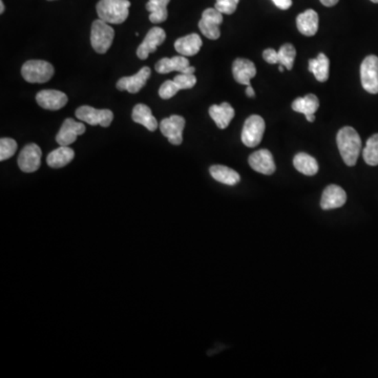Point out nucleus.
<instances>
[{
	"instance_id": "obj_27",
	"label": "nucleus",
	"mask_w": 378,
	"mask_h": 378,
	"mask_svg": "<svg viewBox=\"0 0 378 378\" xmlns=\"http://www.w3.org/2000/svg\"><path fill=\"white\" fill-rule=\"evenodd\" d=\"M170 0H148L146 3V10L149 12V21L155 25L164 23L168 17L167 5Z\"/></svg>"
},
{
	"instance_id": "obj_1",
	"label": "nucleus",
	"mask_w": 378,
	"mask_h": 378,
	"mask_svg": "<svg viewBox=\"0 0 378 378\" xmlns=\"http://www.w3.org/2000/svg\"><path fill=\"white\" fill-rule=\"evenodd\" d=\"M338 151L348 166H354L361 154L362 140L357 131L351 126L343 127L336 137Z\"/></svg>"
},
{
	"instance_id": "obj_28",
	"label": "nucleus",
	"mask_w": 378,
	"mask_h": 378,
	"mask_svg": "<svg viewBox=\"0 0 378 378\" xmlns=\"http://www.w3.org/2000/svg\"><path fill=\"white\" fill-rule=\"evenodd\" d=\"M293 165L298 172L306 176H314L318 172V161L305 153H300L294 157Z\"/></svg>"
},
{
	"instance_id": "obj_4",
	"label": "nucleus",
	"mask_w": 378,
	"mask_h": 378,
	"mask_svg": "<svg viewBox=\"0 0 378 378\" xmlns=\"http://www.w3.org/2000/svg\"><path fill=\"white\" fill-rule=\"evenodd\" d=\"M55 69L47 61L29 60L21 67V75L30 83H45L51 80Z\"/></svg>"
},
{
	"instance_id": "obj_23",
	"label": "nucleus",
	"mask_w": 378,
	"mask_h": 378,
	"mask_svg": "<svg viewBox=\"0 0 378 378\" xmlns=\"http://www.w3.org/2000/svg\"><path fill=\"white\" fill-rule=\"evenodd\" d=\"M131 118L136 123L146 127L149 131H155L158 129V122L151 113V109L145 104H137L133 109Z\"/></svg>"
},
{
	"instance_id": "obj_41",
	"label": "nucleus",
	"mask_w": 378,
	"mask_h": 378,
	"mask_svg": "<svg viewBox=\"0 0 378 378\" xmlns=\"http://www.w3.org/2000/svg\"><path fill=\"white\" fill-rule=\"evenodd\" d=\"M372 3H378V0H371Z\"/></svg>"
},
{
	"instance_id": "obj_34",
	"label": "nucleus",
	"mask_w": 378,
	"mask_h": 378,
	"mask_svg": "<svg viewBox=\"0 0 378 378\" xmlns=\"http://www.w3.org/2000/svg\"><path fill=\"white\" fill-rule=\"evenodd\" d=\"M240 0H216V8L219 12L226 15H232L236 12Z\"/></svg>"
},
{
	"instance_id": "obj_14",
	"label": "nucleus",
	"mask_w": 378,
	"mask_h": 378,
	"mask_svg": "<svg viewBox=\"0 0 378 378\" xmlns=\"http://www.w3.org/2000/svg\"><path fill=\"white\" fill-rule=\"evenodd\" d=\"M250 167L256 173L263 175L274 174L276 172V163H274V156L268 149H260L254 151V154L248 159Z\"/></svg>"
},
{
	"instance_id": "obj_33",
	"label": "nucleus",
	"mask_w": 378,
	"mask_h": 378,
	"mask_svg": "<svg viewBox=\"0 0 378 378\" xmlns=\"http://www.w3.org/2000/svg\"><path fill=\"white\" fill-rule=\"evenodd\" d=\"M174 81L181 91V89H192L196 85L197 78L194 74L181 73L180 75L175 77Z\"/></svg>"
},
{
	"instance_id": "obj_13",
	"label": "nucleus",
	"mask_w": 378,
	"mask_h": 378,
	"mask_svg": "<svg viewBox=\"0 0 378 378\" xmlns=\"http://www.w3.org/2000/svg\"><path fill=\"white\" fill-rule=\"evenodd\" d=\"M85 129H87L83 123L77 122L73 119H67L56 136V142L60 146H69L77 140V137L85 134Z\"/></svg>"
},
{
	"instance_id": "obj_26",
	"label": "nucleus",
	"mask_w": 378,
	"mask_h": 378,
	"mask_svg": "<svg viewBox=\"0 0 378 378\" xmlns=\"http://www.w3.org/2000/svg\"><path fill=\"white\" fill-rule=\"evenodd\" d=\"M330 61L325 54L320 53L315 59H310L309 71L313 74L316 80L326 82L329 78Z\"/></svg>"
},
{
	"instance_id": "obj_35",
	"label": "nucleus",
	"mask_w": 378,
	"mask_h": 378,
	"mask_svg": "<svg viewBox=\"0 0 378 378\" xmlns=\"http://www.w3.org/2000/svg\"><path fill=\"white\" fill-rule=\"evenodd\" d=\"M263 58L270 65H278V52L274 49H265L264 53H263Z\"/></svg>"
},
{
	"instance_id": "obj_30",
	"label": "nucleus",
	"mask_w": 378,
	"mask_h": 378,
	"mask_svg": "<svg viewBox=\"0 0 378 378\" xmlns=\"http://www.w3.org/2000/svg\"><path fill=\"white\" fill-rule=\"evenodd\" d=\"M296 57V47L290 43H286L282 45L278 51V65L285 67L287 69H292Z\"/></svg>"
},
{
	"instance_id": "obj_18",
	"label": "nucleus",
	"mask_w": 378,
	"mask_h": 378,
	"mask_svg": "<svg viewBox=\"0 0 378 378\" xmlns=\"http://www.w3.org/2000/svg\"><path fill=\"white\" fill-rule=\"evenodd\" d=\"M232 74L236 82L248 87L252 85L250 80L256 75V67L254 63L248 59L238 58L232 65Z\"/></svg>"
},
{
	"instance_id": "obj_11",
	"label": "nucleus",
	"mask_w": 378,
	"mask_h": 378,
	"mask_svg": "<svg viewBox=\"0 0 378 378\" xmlns=\"http://www.w3.org/2000/svg\"><path fill=\"white\" fill-rule=\"evenodd\" d=\"M165 39H166V33H165L164 30L158 27H153V29L149 30L144 41L139 45L138 49H137V56L141 60H145L148 57L149 54L157 51L158 47H160L164 43Z\"/></svg>"
},
{
	"instance_id": "obj_36",
	"label": "nucleus",
	"mask_w": 378,
	"mask_h": 378,
	"mask_svg": "<svg viewBox=\"0 0 378 378\" xmlns=\"http://www.w3.org/2000/svg\"><path fill=\"white\" fill-rule=\"evenodd\" d=\"M272 1L280 10H288L292 5V0H272Z\"/></svg>"
},
{
	"instance_id": "obj_29",
	"label": "nucleus",
	"mask_w": 378,
	"mask_h": 378,
	"mask_svg": "<svg viewBox=\"0 0 378 378\" xmlns=\"http://www.w3.org/2000/svg\"><path fill=\"white\" fill-rule=\"evenodd\" d=\"M364 160L368 165H378V134L368 139L367 144L363 151Z\"/></svg>"
},
{
	"instance_id": "obj_42",
	"label": "nucleus",
	"mask_w": 378,
	"mask_h": 378,
	"mask_svg": "<svg viewBox=\"0 0 378 378\" xmlns=\"http://www.w3.org/2000/svg\"><path fill=\"white\" fill-rule=\"evenodd\" d=\"M49 1H54V0H49Z\"/></svg>"
},
{
	"instance_id": "obj_20",
	"label": "nucleus",
	"mask_w": 378,
	"mask_h": 378,
	"mask_svg": "<svg viewBox=\"0 0 378 378\" xmlns=\"http://www.w3.org/2000/svg\"><path fill=\"white\" fill-rule=\"evenodd\" d=\"M210 115L219 129H225L234 119V109L230 103L223 102L221 104L210 107Z\"/></svg>"
},
{
	"instance_id": "obj_25",
	"label": "nucleus",
	"mask_w": 378,
	"mask_h": 378,
	"mask_svg": "<svg viewBox=\"0 0 378 378\" xmlns=\"http://www.w3.org/2000/svg\"><path fill=\"white\" fill-rule=\"evenodd\" d=\"M210 173L214 180L230 186H234L241 181L240 175L236 170L224 165H214L210 167Z\"/></svg>"
},
{
	"instance_id": "obj_21",
	"label": "nucleus",
	"mask_w": 378,
	"mask_h": 378,
	"mask_svg": "<svg viewBox=\"0 0 378 378\" xmlns=\"http://www.w3.org/2000/svg\"><path fill=\"white\" fill-rule=\"evenodd\" d=\"M202 39L198 34H190L185 37L179 38L175 43V49L185 57L194 56L200 52L202 47Z\"/></svg>"
},
{
	"instance_id": "obj_15",
	"label": "nucleus",
	"mask_w": 378,
	"mask_h": 378,
	"mask_svg": "<svg viewBox=\"0 0 378 378\" xmlns=\"http://www.w3.org/2000/svg\"><path fill=\"white\" fill-rule=\"evenodd\" d=\"M155 69L159 74H168L172 71L180 73L194 74L196 69L190 67L188 59L185 56H175L173 58H163L156 63Z\"/></svg>"
},
{
	"instance_id": "obj_9",
	"label": "nucleus",
	"mask_w": 378,
	"mask_h": 378,
	"mask_svg": "<svg viewBox=\"0 0 378 378\" xmlns=\"http://www.w3.org/2000/svg\"><path fill=\"white\" fill-rule=\"evenodd\" d=\"M41 156H43V151L37 144L31 143L25 145L18 157V166L27 174L35 173L41 167Z\"/></svg>"
},
{
	"instance_id": "obj_2",
	"label": "nucleus",
	"mask_w": 378,
	"mask_h": 378,
	"mask_svg": "<svg viewBox=\"0 0 378 378\" xmlns=\"http://www.w3.org/2000/svg\"><path fill=\"white\" fill-rule=\"evenodd\" d=\"M131 3L129 0H100L97 3V14L103 21L121 25L126 21Z\"/></svg>"
},
{
	"instance_id": "obj_39",
	"label": "nucleus",
	"mask_w": 378,
	"mask_h": 378,
	"mask_svg": "<svg viewBox=\"0 0 378 378\" xmlns=\"http://www.w3.org/2000/svg\"><path fill=\"white\" fill-rule=\"evenodd\" d=\"M5 9V3H3V0H0V14H3Z\"/></svg>"
},
{
	"instance_id": "obj_24",
	"label": "nucleus",
	"mask_w": 378,
	"mask_h": 378,
	"mask_svg": "<svg viewBox=\"0 0 378 378\" xmlns=\"http://www.w3.org/2000/svg\"><path fill=\"white\" fill-rule=\"evenodd\" d=\"M75 157V151L69 146H60L49 153L47 158V165L52 168L67 166Z\"/></svg>"
},
{
	"instance_id": "obj_10",
	"label": "nucleus",
	"mask_w": 378,
	"mask_h": 378,
	"mask_svg": "<svg viewBox=\"0 0 378 378\" xmlns=\"http://www.w3.org/2000/svg\"><path fill=\"white\" fill-rule=\"evenodd\" d=\"M184 127L185 119L179 115L163 119L160 123L161 133L174 145L182 144Z\"/></svg>"
},
{
	"instance_id": "obj_8",
	"label": "nucleus",
	"mask_w": 378,
	"mask_h": 378,
	"mask_svg": "<svg viewBox=\"0 0 378 378\" xmlns=\"http://www.w3.org/2000/svg\"><path fill=\"white\" fill-rule=\"evenodd\" d=\"M361 80L364 89L370 93H378V57L370 55L361 65Z\"/></svg>"
},
{
	"instance_id": "obj_32",
	"label": "nucleus",
	"mask_w": 378,
	"mask_h": 378,
	"mask_svg": "<svg viewBox=\"0 0 378 378\" xmlns=\"http://www.w3.org/2000/svg\"><path fill=\"white\" fill-rule=\"evenodd\" d=\"M179 91H180V89L174 80H166L161 85L160 89H159V95L164 100H168V99L176 96V93Z\"/></svg>"
},
{
	"instance_id": "obj_16",
	"label": "nucleus",
	"mask_w": 378,
	"mask_h": 378,
	"mask_svg": "<svg viewBox=\"0 0 378 378\" xmlns=\"http://www.w3.org/2000/svg\"><path fill=\"white\" fill-rule=\"evenodd\" d=\"M347 202V194L337 185H329L323 192L320 206L324 210H335L344 206Z\"/></svg>"
},
{
	"instance_id": "obj_7",
	"label": "nucleus",
	"mask_w": 378,
	"mask_h": 378,
	"mask_svg": "<svg viewBox=\"0 0 378 378\" xmlns=\"http://www.w3.org/2000/svg\"><path fill=\"white\" fill-rule=\"evenodd\" d=\"M223 23V14L216 8L205 10L202 19L199 21V29L203 35L212 41H216L221 36L220 25Z\"/></svg>"
},
{
	"instance_id": "obj_19",
	"label": "nucleus",
	"mask_w": 378,
	"mask_h": 378,
	"mask_svg": "<svg viewBox=\"0 0 378 378\" xmlns=\"http://www.w3.org/2000/svg\"><path fill=\"white\" fill-rule=\"evenodd\" d=\"M318 107H320V100L313 93H308L305 97L296 99L292 103L293 111L304 113L309 122H313L315 119L314 113L318 111Z\"/></svg>"
},
{
	"instance_id": "obj_3",
	"label": "nucleus",
	"mask_w": 378,
	"mask_h": 378,
	"mask_svg": "<svg viewBox=\"0 0 378 378\" xmlns=\"http://www.w3.org/2000/svg\"><path fill=\"white\" fill-rule=\"evenodd\" d=\"M115 37V31L102 19H97L91 25V43L97 53L105 54L109 51Z\"/></svg>"
},
{
	"instance_id": "obj_6",
	"label": "nucleus",
	"mask_w": 378,
	"mask_h": 378,
	"mask_svg": "<svg viewBox=\"0 0 378 378\" xmlns=\"http://www.w3.org/2000/svg\"><path fill=\"white\" fill-rule=\"evenodd\" d=\"M265 133V121L258 115H252L245 121L242 131V142L247 147L260 144Z\"/></svg>"
},
{
	"instance_id": "obj_17",
	"label": "nucleus",
	"mask_w": 378,
	"mask_h": 378,
	"mask_svg": "<svg viewBox=\"0 0 378 378\" xmlns=\"http://www.w3.org/2000/svg\"><path fill=\"white\" fill-rule=\"evenodd\" d=\"M151 71L148 67H142L138 73L131 77H123L117 82L119 91H127L131 93H137L142 89L145 83L151 77Z\"/></svg>"
},
{
	"instance_id": "obj_31",
	"label": "nucleus",
	"mask_w": 378,
	"mask_h": 378,
	"mask_svg": "<svg viewBox=\"0 0 378 378\" xmlns=\"http://www.w3.org/2000/svg\"><path fill=\"white\" fill-rule=\"evenodd\" d=\"M17 142L11 138H1L0 140V161L8 160L15 155Z\"/></svg>"
},
{
	"instance_id": "obj_12",
	"label": "nucleus",
	"mask_w": 378,
	"mask_h": 378,
	"mask_svg": "<svg viewBox=\"0 0 378 378\" xmlns=\"http://www.w3.org/2000/svg\"><path fill=\"white\" fill-rule=\"evenodd\" d=\"M38 105L47 111H58L67 105L69 98L63 91L56 89H43L36 95Z\"/></svg>"
},
{
	"instance_id": "obj_37",
	"label": "nucleus",
	"mask_w": 378,
	"mask_h": 378,
	"mask_svg": "<svg viewBox=\"0 0 378 378\" xmlns=\"http://www.w3.org/2000/svg\"><path fill=\"white\" fill-rule=\"evenodd\" d=\"M320 1L323 3L325 7H333L340 0H320Z\"/></svg>"
},
{
	"instance_id": "obj_22",
	"label": "nucleus",
	"mask_w": 378,
	"mask_h": 378,
	"mask_svg": "<svg viewBox=\"0 0 378 378\" xmlns=\"http://www.w3.org/2000/svg\"><path fill=\"white\" fill-rule=\"evenodd\" d=\"M296 25L300 34L304 36L315 35L318 31V14L313 10H307L296 18Z\"/></svg>"
},
{
	"instance_id": "obj_38",
	"label": "nucleus",
	"mask_w": 378,
	"mask_h": 378,
	"mask_svg": "<svg viewBox=\"0 0 378 378\" xmlns=\"http://www.w3.org/2000/svg\"><path fill=\"white\" fill-rule=\"evenodd\" d=\"M246 95H247L248 97H250V98H254V96H256V93H254L252 85H248V87H246Z\"/></svg>"
},
{
	"instance_id": "obj_40",
	"label": "nucleus",
	"mask_w": 378,
	"mask_h": 378,
	"mask_svg": "<svg viewBox=\"0 0 378 378\" xmlns=\"http://www.w3.org/2000/svg\"><path fill=\"white\" fill-rule=\"evenodd\" d=\"M282 67H282V65H280V67H278V69H280V73H282V71H284V69H282Z\"/></svg>"
},
{
	"instance_id": "obj_5",
	"label": "nucleus",
	"mask_w": 378,
	"mask_h": 378,
	"mask_svg": "<svg viewBox=\"0 0 378 378\" xmlns=\"http://www.w3.org/2000/svg\"><path fill=\"white\" fill-rule=\"evenodd\" d=\"M76 117L89 125H100L109 127L113 120V111L109 109H97L89 105H83L76 111Z\"/></svg>"
}]
</instances>
